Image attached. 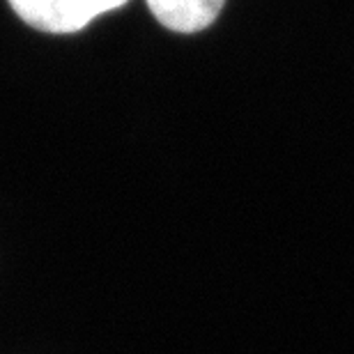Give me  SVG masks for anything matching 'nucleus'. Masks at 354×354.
Listing matches in <instances>:
<instances>
[{"instance_id":"1","label":"nucleus","mask_w":354,"mask_h":354,"mask_svg":"<svg viewBox=\"0 0 354 354\" xmlns=\"http://www.w3.org/2000/svg\"><path fill=\"white\" fill-rule=\"evenodd\" d=\"M124 3L127 0H10L12 10L28 26L51 35L79 32L92 19Z\"/></svg>"},{"instance_id":"2","label":"nucleus","mask_w":354,"mask_h":354,"mask_svg":"<svg viewBox=\"0 0 354 354\" xmlns=\"http://www.w3.org/2000/svg\"><path fill=\"white\" fill-rule=\"evenodd\" d=\"M225 0H147L161 26L173 32H201L214 24Z\"/></svg>"}]
</instances>
